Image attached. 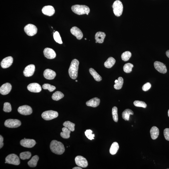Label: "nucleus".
<instances>
[{
    "label": "nucleus",
    "instance_id": "obj_1",
    "mask_svg": "<svg viewBox=\"0 0 169 169\" xmlns=\"http://www.w3.org/2000/svg\"><path fill=\"white\" fill-rule=\"evenodd\" d=\"M50 148L53 153L57 155H62L65 151V148L63 144L56 140L51 142Z\"/></svg>",
    "mask_w": 169,
    "mask_h": 169
},
{
    "label": "nucleus",
    "instance_id": "obj_2",
    "mask_svg": "<svg viewBox=\"0 0 169 169\" xmlns=\"http://www.w3.org/2000/svg\"><path fill=\"white\" fill-rule=\"evenodd\" d=\"M79 62L76 59L73 60L71 63L69 69V74L71 78L73 79H76L78 76Z\"/></svg>",
    "mask_w": 169,
    "mask_h": 169
},
{
    "label": "nucleus",
    "instance_id": "obj_3",
    "mask_svg": "<svg viewBox=\"0 0 169 169\" xmlns=\"http://www.w3.org/2000/svg\"><path fill=\"white\" fill-rule=\"evenodd\" d=\"M72 10L74 13L79 15L85 14L88 15L90 12L89 8L85 5H74L72 6Z\"/></svg>",
    "mask_w": 169,
    "mask_h": 169
},
{
    "label": "nucleus",
    "instance_id": "obj_4",
    "mask_svg": "<svg viewBox=\"0 0 169 169\" xmlns=\"http://www.w3.org/2000/svg\"><path fill=\"white\" fill-rule=\"evenodd\" d=\"M113 8L115 15L119 17L122 15L123 11V5L120 1L117 0L114 1L113 5Z\"/></svg>",
    "mask_w": 169,
    "mask_h": 169
},
{
    "label": "nucleus",
    "instance_id": "obj_5",
    "mask_svg": "<svg viewBox=\"0 0 169 169\" xmlns=\"http://www.w3.org/2000/svg\"><path fill=\"white\" fill-rule=\"evenodd\" d=\"M58 116V113L56 111L52 110L47 111L44 112L42 115L43 119L47 120H50L54 119Z\"/></svg>",
    "mask_w": 169,
    "mask_h": 169
},
{
    "label": "nucleus",
    "instance_id": "obj_6",
    "mask_svg": "<svg viewBox=\"0 0 169 169\" xmlns=\"http://www.w3.org/2000/svg\"><path fill=\"white\" fill-rule=\"evenodd\" d=\"M5 163L18 165L20 164V161L17 155L14 154H11L6 157Z\"/></svg>",
    "mask_w": 169,
    "mask_h": 169
},
{
    "label": "nucleus",
    "instance_id": "obj_7",
    "mask_svg": "<svg viewBox=\"0 0 169 169\" xmlns=\"http://www.w3.org/2000/svg\"><path fill=\"white\" fill-rule=\"evenodd\" d=\"M21 121L17 119H9L6 120L5 125L6 127L11 128L18 127L21 125Z\"/></svg>",
    "mask_w": 169,
    "mask_h": 169
},
{
    "label": "nucleus",
    "instance_id": "obj_8",
    "mask_svg": "<svg viewBox=\"0 0 169 169\" xmlns=\"http://www.w3.org/2000/svg\"><path fill=\"white\" fill-rule=\"evenodd\" d=\"M24 29L26 34L29 36H34L38 32V29L36 27L32 24L27 25L25 26Z\"/></svg>",
    "mask_w": 169,
    "mask_h": 169
},
{
    "label": "nucleus",
    "instance_id": "obj_9",
    "mask_svg": "<svg viewBox=\"0 0 169 169\" xmlns=\"http://www.w3.org/2000/svg\"><path fill=\"white\" fill-rule=\"evenodd\" d=\"M75 162L78 166L82 168H86L88 165L86 159L82 156H77L75 158Z\"/></svg>",
    "mask_w": 169,
    "mask_h": 169
},
{
    "label": "nucleus",
    "instance_id": "obj_10",
    "mask_svg": "<svg viewBox=\"0 0 169 169\" xmlns=\"http://www.w3.org/2000/svg\"><path fill=\"white\" fill-rule=\"evenodd\" d=\"M18 111L20 114L23 115H28L32 113L31 107L26 105L19 107L18 108Z\"/></svg>",
    "mask_w": 169,
    "mask_h": 169
},
{
    "label": "nucleus",
    "instance_id": "obj_11",
    "mask_svg": "<svg viewBox=\"0 0 169 169\" xmlns=\"http://www.w3.org/2000/svg\"><path fill=\"white\" fill-rule=\"evenodd\" d=\"M36 144L34 140L24 139L20 141V144L22 146L27 148H32L35 146Z\"/></svg>",
    "mask_w": 169,
    "mask_h": 169
},
{
    "label": "nucleus",
    "instance_id": "obj_12",
    "mask_svg": "<svg viewBox=\"0 0 169 169\" xmlns=\"http://www.w3.org/2000/svg\"><path fill=\"white\" fill-rule=\"evenodd\" d=\"M28 90L30 92L35 93H40L42 90V87L40 84L36 83H34L30 84L27 86Z\"/></svg>",
    "mask_w": 169,
    "mask_h": 169
},
{
    "label": "nucleus",
    "instance_id": "obj_13",
    "mask_svg": "<svg viewBox=\"0 0 169 169\" xmlns=\"http://www.w3.org/2000/svg\"><path fill=\"white\" fill-rule=\"evenodd\" d=\"M35 69V66L33 64H30L25 67L23 70V75L27 77L31 76L34 73Z\"/></svg>",
    "mask_w": 169,
    "mask_h": 169
},
{
    "label": "nucleus",
    "instance_id": "obj_14",
    "mask_svg": "<svg viewBox=\"0 0 169 169\" xmlns=\"http://www.w3.org/2000/svg\"><path fill=\"white\" fill-rule=\"evenodd\" d=\"M154 65L155 69L159 72L163 74L167 72L166 67L163 63L158 61L155 62L154 63Z\"/></svg>",
    "mask_w": 169,
    "mask_h": 169
},
{
    "label": "nucleus",
    "instance_id": "obj_15",
    "mask_svg": "<svg viewBox=\"0 0 169 169\" xmlns=\"http://www.w3.org/2000/svg\"><path fill=\"white\" fill-rule=\"evenodd\" d=\"M43 53L46 58L48 59H54L56 56V54L55 51L51 48H46L44 50Z\"/></svg>",
    "mask_w": 169,
    "mask_h": 169
},
{
    "label": "nucleus",
    "instance_id": "obj_16",
    "mask_svg": "<svg viewBox=\"0 0 169 169\" xmlns=\"http://www.w3.org/2000/svg\"><path fill=\"white\" fill-rule=\"evenodd\" d=\"M12 89V86L11 84L6 83L4 84L0 88V93L2 95H6L11 92Z\"/></svg>",
    "mask_w": 169,
    "mask_h": 169
},
{
    "label": "nucleus",
    "instance_id": "obj_17",
    "mask_svg": "<svg viewBox=\"0 0 169 169\" xmlns=\"http://www.w3.org/2000/svg\"><path fill=\"white\" fill-rule=\"evenodd\" d=\"M13 59L11 56H8L3 59L1 62V66L3 68H8L13 63Z\"/></svg>",
    "mask_w": 169,
    "mask_h": 169
},
{
    "label": "nucleus",
    "instance_id": "obj_18",
    "mask_svg": "<svg viewBox=\"0 0 169 169\" xmlns=\"http://www.w3.org/2000/svg\"><path fill=\"white\" fill-rule=\"evenodd\" d=\"M42 11L44 15L50 16L54 14L55 10L52 6L48 5L44 7Z\"/></svg>",
    "mask_w": 169,
    "mask_h": 169
},
{
    "label": "nucleus",
    "instance_id": "obj_19",
    "mask_svg": "<svg viewBox=\"0 0 169 169\" xmlns=\"http://www.w3.org/2000/svg\"><path fill=\"white\" fill-rule=\"evenodd\" d=\"M70 32L76 37L78 40L82 39L83 37V34L81 30L77 27L74 26L70 30Z\"/></svg>",
    "mask_w": 169,
    "mask_h": 169
},
{
    "label": "nucleus",
    "instance_id": "obj_20",
    "mask_svg": "<svg viewBox=\"0 0 169 169\" xmlns=\"http://www.w3.org/2000/svg\"><path fill=\"white\" fill-rule=\"evenodd\" d=\"M43 75L47 80H53L56 76V73L54 71L50 69H46L44 71Z\"/></svg>",
    "mask_w": 169,
    "mask_h": 169
},
{
    "label": "nucleus",
    "instance_id": "obj_21",
    "mask_svg": "<svg viewBox=\"0 0 169 169\" xmlns=\"http://www.w3.org/2000/svg\"><path fill=\"white\" fill-rule=\"evenodd\" d=\"M100 102V100L97 97H95L87 101L86 104L88 106L96 107L99 105Z\"/></svg>",
    "mask_w": 169,
    "mask_h": 169
},
{
    "label": "nucleus",
    "instance_id": "obj_22",
    "mask_svg": "<svg viewBox=\"0 0 169 169\" xmlns=\"http://www.w3.org/2000/svg\"><path fill=\"white\" fill-rule=\"evenodd\" d=\"M106 35L103 32H97L95 35L96 43H102L103 42Z\"/></svg>",
    "mask_w": 169,
    "mask_h": 169
},
{
    "label": "nucleus",
    "instance_id": "obj_23",
    "mask_svg": "<svg viewBox=\"0 0 169 169\" xmlns=\"http://www.w3.org/2000/svg\"><path fill=\"white\" fill-rule=\"evenodd\" d=\"M150 133L151 138L153 140L157 139L159 135V130L156 126L152 127L150 130Z\"/></svg>",
    "mask_w": 169,
    "mask_h": 169
},
{
    "label": "nucleus",
    "instance_id": "obj_24",
    "mask_svg": "<svg viewBox=\"0 0 169 169\" xmlns=\"http://www.w3.org/2000/svg\"><path fill=\"white\" fill-rule=\"evenodd\" d=\"M116 62V60L113 57H110L105 62V66L108 68H110L112 67Z\"/></svg>",
    "mask_w": 169,
    "mask_h": 169
},
{
    "label": "nucleus",
    "instance_id": "obj_25",
    "mask_svg": "<svg viewBox=\"0 0 169 169\" xmlns=\"http://www.w3.org/2000/svg\"><path fill=\"white\" fill-rule=\"evenodd\" d=\"M133 112L130 109L125 110L122 114L123 119L125 121H129L130 115H133Z\"/></svg>",
    "mask_w": 169,
    "mask_h": 169
},
{
    "label": "nucleus",
    "instance_id": "obj_26",
    "mask_svg": "<svg viewBox=\"0 0 169 169\" xmlns=\"http://www.w3.org/2000/svg\"><path fill=\"white\" fill-rule=\"evenodd\" d=\"M119 148V145L116 142H115L111 145L110 148L109 152L110 154L112 155L115 154Z\"/></svg>",
    "mask_w": 169,
    "mask_h": 169
},
{
    "label": "nucleus",
    "instance_id": "obj_27",
    "mask_svg": "<svg viewBox=\"0 0 169 169\" xmlns=\"http://www.w3.org/2000/svg\"><path fill=\"white\" fill-rule=\"evenodd\" d=\"M62 132H61L60 136L64 139H68L70 137L71 131L68 128L64 127L62 128Z\"/></svg>",
    "mask_w": 169,
    "mask_h": 169
},
{
    "label": "nucleus",
    "instance_id": "obj_28",
    "mask_svg": "<svg viewBox=\"0 0 169 169\" xmlns=\"http://www.w3.org/2000/svg\"><path fill=\"white\" fill-rule=\"evenodd\" d=\"M39 160V157L38 155H35L28 162V165L30 167H35L36 166Z\"/></svg>",
    "mask_w": 169,
    "mask_h": 169
},
{
    "label": "nucleus",
    "instance_id": "obj_29",
    "mask_svg": "<svg viewBox=\"0 0 169 169\" xmlns=\"http://www.w3.org/2000/svg\"><path fill=\"white\" fill-rule=\"evenodd\" d=\"M89 72L93 77L95 80L97 82H100L102 80V77L98 74L96 71L92 68H90L89 70Z\"/></svg>",
    "mask_w": 169,
    "mask_h": 169
},
{
    "label": "nucleus",
    "instance_id": "obj_30",
    "mask_svg": "<svg viewBox=\"0 0 169 169\" xmlns=\"http://www.w3.org/2000/svg\"><path fill=\"white\" fill-rule=\"evenodd\" d=\"M64 97V95L60 91H57L54 93L52 95V98L53 100L57 101L61 99Z\"/></svg>",
    "mask_w": 169,
    "mask_h": 169
},
{
    "label": "nucleus",
    "instance_id": "obj_31",
    "mask_svg": "<svg viewBox=\"0 0 169 169\" xmlns=\"http://www.w3.org/2000/svg\"><path fill=\"white\" fill-rule=\"evenodd\" d=\"M63 125L70 130L73 131L75 130V124L69 121H66L63 124Z\"/></svg>",
    "mask_w": 169,
    "mask_h": 169
},
{
    "label": "nucleus",
    "instance_id": "obj_32",
    "mask_svg": "<svg viewBox=\"0 0 169 169\" xmlns=\"http://www.w3.org/2000/svg\"><path fill=\"white\" fill-rule=\"evenodd\" d=\"M118 82L115 83L114 87L115 89L119 90L122 87L123 83V79L122 77H120L118 78Z\"/></svg>",
    "mask_w": 169,
    "mask_h": 169
},
{
    "label": "nucleus",
    "instance_id": "obj_33",
    "mask_svg": "<svg viewBox=\"0 0 169 169\" xmlns=\"http://www.w3.org/2000/svg\"><path fill=\"white\" fill-rule=\"evenodd\" d=\"M31 156V153L28 151L22 152L19 155L20 158L23 160L29 159Z\"/></svg>",
    "mask_w": 169,
    "mask_h": 169
},
{
    "label": "nucleus",
    "instance_id": "obj_34",
    "mask_svg": "<svg viewBox=\"0 0 169 169\" xmlns=\"http://www.w3.org/2000/svg\"><path fill=\"white\" fill-rule=\"evenodd\" d=\"M133 67V64L130 63H127L125 64L123 67L124 71L126 73H130L132 70Z\"/></svg>",
    "mask_w": 169,
    "mask_h": 169
},
{
    "label": "nucleus",
    "instance_id": "obj_35",
    "mask_svg": "<svg viewBox=\"0 0 169 169\" xmlns=\"http://www.w3.org/2000/svg\"><path fill=\"white\" fill-rule=\"evenodd\" d=\"M131 56V54L129 51H126L123 52L121 55V58L124 62L129 60Z\"/></svg>",
    "mask_w": 169,
    "mask_h": 169
},
{
    "label": "nucleus",
    "instance_id": "obj_36",
    "mask_svg": "<svg viewBox=\"0 0 169 169\" xmlns=\"http://www.w3.org/2000/svg\"><path fill=\"white\" fill-rule=\"evenodd\" d=\"M112 114L113 120L115 122H117L118 121V115L117 107H113L112 110Z\"/></svg>",
    "mask_w": 169,
    "mask_h": 169
},
{
    "label": "nucleus",
    "instance_id": "obj_37",
    "mask_svg": "<svg viewBox=\"0 0 169 169\" xmlns=\"http://www.w3.org/2000/svg\"><path fill=\"white\" fill-rule=\"evenodd\" d=\"M53 37L54 39L56 42L60 44H62V38H61L59 33L58 32L56 31L54 33Z\"/></svg>",
    "mask_w": 169,
    "mask_h": 169
},
{
    "label": "nucleus",
    "instance_id": "obj_38",
    "mask_svg": "<svg viewBox=\"0 0 169 169\" xmlns=\"http://www.w3.org/2000/svg\"><path fill=\"white\" fill-rule=\"evenodd\" d=\"M43 89L45 90H48L50 92H52L56 89V87L49 84H45L42 86Z\"/></svg>",
    "mask_w": 169,
    "mask_h": 169
},
{
    "label": "nucleus",
    "instance_id": "obj_39",
    "mask_svg": "<svg viewBox=\"0 0 169 169\" xmlns=\"http://www.w3.org/2000/svg\"><path fill=\"white\" fill-rule=\"evenodd\" d=\"M133 104L134 106L137 107L146 108L147 106L146 104L143 101H134Z\"/></svg>",
    "mask_w": 169,
    "mask_h": 169
},
{
    "label": "nucleus",
    "instance_id": "obj_40",
    "mask_svg": "<svg viewBox=\"0 0 169 169\" xmlns=\"http://www.w3.org/2000/svg\"><path fill=\"white\" fill-rule=\"evenodd\" d=\"M93 131L91 130H87L84 132L85 135L90 140H92L94 139L95 134H93Z\"/></svg>",
    "mask_w": 169,
    "mask_h": 169
},
{
    "label": "nucleus",
    "instance_id": "obj_41",
    "mask_svg": "<svg viewBox=\"0 0 169 169\" xmlns=\"http://www.w3.org/2000/svg\"><path fill=\"white\" fill-rule=\"evenodd\" d=\"M3 111L6 113L11 112L12 111V108L11 104L9 103H5L4 104Z\"/></svg>",
    "mask_w": 169,
    "mask_h": 169
},
{
    "label": "nucleus",
    "instance_id": "obj_42",
    "mask_svg": "<svg viewBox=\"0 0 169 169\" xmlns=\"http://www.w3.org/2000/svg\"><path fill=\"white\" fill-rule=\"evenodd\" d=\"M151 85L149 82H147L144 84L142 87L143 90L146 92L149 90L151 87Z\"/></svg>",
    "mask_w": 169,
    "mask_h": 169
},
{
    "label": "nucleus",
    "instance_id": "obj_43",
    "mask_svg": "<svg viewBox=\"0 0 169 169\" xmlns=\"http://www.w3.org/2000/svg\"><path fill=\"white\" fill-rule=\"evenodd\" d=\"M164 133L165 139L169 141V128H166L164 130Z\"/></svg>",
    "mask_w": 169,
    "mask_h": 169
},
{
    "label": "nucleus",
    "instance_id": "obj_44",
    "mask_svg": "<svg viewBox=\"0 0 169 169\" xmlns=\"http://www.w3.org/2000/svg\"><path fill=\"white\" fill-rule=\"evenodd\" d=\"M3 141H4V138L1 136H0V148H1L4 145V143H3Z\"/></svg>",
    "mask_w": 169,
    "mask_h": 169
},
{
    "label": "nucleus",
    "instance_id": "obj_45",
    "mask_svg": "<svg viewBox=\"0 0 169 169\" xmlns=\"http://www.w3.org/2000/svg\"><path fill=\"white\" fill-rule=\"evenodd\" d=\"M166 53L167 56L169 58V50H167Z\"/></svg>",
    "mask_w": 169,
    "mask_h": 169
},
{
    "label": "nucleus",
    "instance_id": "obj_46",
    "mask_svg": "<svg viewBox=\"0 0 169 169\" xmlns=\"http://www.w3.org/2000/svg\"><path fill=\"white\" fill-rule=\"evenodd\" d=\"M72 169H82V168H81V167L79 166V167H74Z\"/></svg>",
    "mask_w": 169,
    "mask_h": 169
},
{
    "label": "nucleus",
    "instance_id": "obj_47",
    "mask_svg": "<svg viewBox=\"0 0 169 169\" xmlns=\"http://www.w3.org/2000/svg\"><path fill=\"white\" fill-rule=\"evenodd\" d=\"M118 82V80H115V83H117Z\"/></svg>",
    "mask_w": 169,
    "mask_h": 169
},
{
    "label": "nucleus",
    "instance_id": "obj_48",
    "mask_svg": "<svg viewBox=\"0 0 169 169\" xmlns=\"http://www.w3.org/2000/svg\"><path fill=\"white\" fill-rule=\"evenodd\" d=\"M168 117H169V109L168 111Z\"/></svg>",
    "mask_w": 169,
    "mask_h": 169
},
{
    "label": "nucleus",
    "instance_id": "obj_49",
    "mask_svg": "<svg viewBox=\"0 0 169 169\" xmlns=\"http://www.w3.org/2000/svg\"><path fill=\"white\" fill-rule=\"evenodd\" d=\"M76 82H78V81H77V80H76Z\"/></svg>",
    "mask_w": 169,
    "mask_h": 169
},
{
    "label": "nucleus",
    "instance_id": "obj_50",
    "mask_svg": "<svg viewBox=\"0 0 169 169\" xmlns=\"http://www.w3.org/2000/svg\"><path fill=\"white\" fill-rule=\"evenodd\" d=\"M85 40H87V39L86 38H85Z\"/></svg>",
    "mask_w": 169,
    "mask_h": 169
}]
</instances>
